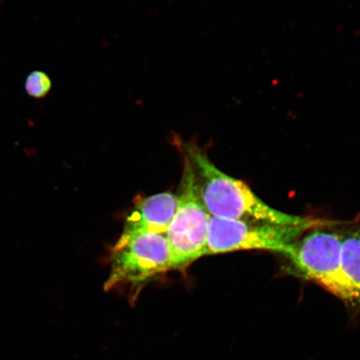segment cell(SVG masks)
I'll return each mask as SVG.
<instances>
[{
	"label": "cell",
	"instance_id": "6da1fadb",
	"mask_svg": "<svg viewBox=\"0 0 360 360\" xmlns=\"http://www.w3.org/2000/svg\"><path fill=\"white\" fill-rule=\"evenodd\" d=\"M172 141L190 162L201 200L210 216L281 225H303L321 220L272 208L242 180L229 176L216 167L195 139L184 141L174 134Z\"/></svg>",
	"mask_w": 360,
	"mask_h": 360
},
{
	"label": "cell",
	"instance_id": "7a4b0ae2",
	"mask_svg": "<svg viewBox=\"0 0 360 360\" xmlns=\"http://www.w3.org/2000/svg\"><path fill=\"white\" fill-rule=\"evenodd\" d=\"M345 222L309 229L295 243L292 254L285 258L287 272L300 280L312 282L337 297L356 317V300L341 265V226Z\"/></svg>",
	"mask_w": 360,
	"mask_h": 360
},
{
	"label": "cell",
	"instance_id": "3957f363",
	"mask_svg": "<svg viewBox=\"0 0 360 360\" xmlns=\"http://www.w3.org/2000/svg\"><path fill=\"white\" fill-rule=\"evenodd\" d=\"M340 223L321 219L303 225H281L210 216L205 255L262 250L274 252L286 258L292 254L295 243L309 229Z\"/></svg>",
	"mask_w": 360,
	"mask_h": 360
},
{
	"label": "cell",
	"instance_id": "277c9868",
	"mask_svg": "<svg viewBox=\"0 0 360 360\" xmlns=\"http://www.w3.org/2000/svg\"><path fill=\"white\" fill-rule=\"evenodd\" d=\"M177 209L166 233L171 270H183L205 256L210 214L198 190L190 162L184 157V171Z\"/></svg>",
	"mask_w": 360,
	"mask_h": 360
},
{
	"label": "cell",
	"instance_id": "5b68a950",
	"mask_svg": "<svg viewBox=\"0 0 360 360\" xmlns=\"http://www.w3.org/2000/svg\"><path fill=\"white\" fill-rule=\"evenodd\" d=\"M110 267L105 290L129 286V300L135 301L143 285L171 270L167 238L157 233L120 237L112 248Z\"/></svg>",
	"mask_w": 360,
	"mask_h": 360
},
{
	"label": "cell",
	"instance_id": "8992f818",
	"mask_svg": "<svg viewBox=\"0 0 360 360\" xmlns=\"http://www.w3.org/2000/svg\"><path fill=\"white\" fill-rule=\"evenodd\" d=\"M177 202V195L171 193H158L141 200L126 219L120 237L141 233L166 235L176 212Z\"/></svg>",
	"mask_w": 360,
	"mask_h": 360
},
{
	"label": "cell",
	"instance_id": "52a82bcc",
	"mask_svg": "<svg viewBox=\"0 0 360 360\" xmlns=\"http://www.w3.org/2000/svg\"><path fill=\"white\" fill-rule=\"evenodd\" d=\"M341 265L356 300V316L360 314V217L341 226Z\"/></svg>",
	"mask_w": 360,
	"mask_h": 360
},
{
	"label": "cell",
	"instance_id": "ba28073f",
	"mask_svg": "<svg viewBox=\"0 0 360 360\" xmlns=\"http://www.w3.org/2000/svg\"><path fill=\"white\" fill-rule=\"evenodd\" d=\"M52 88L51 78L44 72L34 71L25 81V90L30 96L41 98L47 96Z\"/></svg>",
	"mask_w": 360,
	"mask_h": 360
}]
</instances>
